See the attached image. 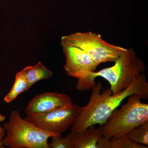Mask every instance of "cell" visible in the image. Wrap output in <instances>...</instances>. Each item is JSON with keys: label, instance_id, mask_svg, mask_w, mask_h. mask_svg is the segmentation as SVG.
I'll return each mask as SVG.
<instances>
[{"label": "cell", "instance_id": "cell-1", "mask_svg": "<svg viewBox=\"0 0 148 148\" xmlns=\"http://www.w3.org/2000/svg\"><path fill=\"white\" fill-rule=\"evenodd\" d=\"M101 82L95 83L92 88L90 100L86 106L80 107L79 112L72 126L71 132H81L90 125H101L109 117L114 110L125 98L137 94L142 99H148V83L143 73L135 78L126 89L116 94H112L110 88L101 92Z\"/></svg>", "mask_w": 148, "mask_h": 148}, {"label": "cell", "instance_id": "cell-2", "mask_svg": "<svg viewBox=\"0 0 148 148\" xmlns=\"http://www.w3.org/2000/svg\"><path fill=\"white\" fill-rule=\"evenodd\" d=\"M127 103L114 110L108 118L97 128L107 139L127 135L132 129L148 121V105L137 94L129 96Z\"/></svg>", "mask_w": 148, "mask_h": 148}, {"label": "cell", "instance_id": "cell-3", "mask_svg": "<svg viewBox=\"0 0 148 148\" xmlns=\"http://www.w3.org/2000/svg\"><path fill=\"white\" fill-rule=\"evenodd\" d=\"M3 127L5 135L2 141L9 148H49V138L61 135L35 126L22 118L17 110L11 113Z\"/></svg>", "mask_w": 148, "mask_h": 148}, {"label": "cell", "instance_id": "cell-4", "mask_svg": "<svg viewBox=\"0 0 148 148\" xmlns=\"http://www.w3.org/2000/svg\"><path fill=\"white\" fill-rule=\"evenodd\" d=\"M114 62V66L92 73L90 80L95 84V79L97 77L105 79L110 85L112 94L115 95L127 88L145 71L146 67L132 49H127Z\"/></svg>", "mask_w": 148, "mask_h": 148}, {"label": "cell", "instance_id": "cell-5", "mask_svg": "<svg viewBox=\"0 0 148 148\" xmlns=\"http://www.w3.org/2000/svg\"><path fill=\"white\" fill-rule=\"evenodd\" d=\"M61 45L79 48L98 65L115 61L127 49L106 42L101 35L92 32H78L61 37Z\"/></svg>", "mask_w": 148, "mask_h": 148}, {"label": "cell", "instance_id": "cell-6", "mask_svg": "<svg viewBox=\"0 0 148 148\" xmlns=\"http://www.w3.org/2000/svg\"><path fill=\"white\" fill-rule=\"evenodd\" d=\"M62 46L66 59L64 69L68 75L77 79V90L83 91L92 89L95 84L91 82L90 75L96 72L98 65L80 49Z\"/></svg>", "mask_w": 148, "mask_h": 148}, {"label": "cell", "instance_id": "cell-7", "mask_svg": "<svg viewBox=\"0 0 148 148\" xmlns=\"http://www.w3.org/2000/svg\"><path fill=\"white\" fill-rule=\"evenodd\" d=\"M80 107L72 104L66 108L35 116H27L24 119L40 128L58 134L66 132L73 125Z\"/></svg>", "mask_w": 148, "mask_h": 148}, {"label": "cell", "instance_id": "cell-8", "mask_svg": "<svg viewBox=\"0 0 148 148\" xmlns=\"http://www.w3.org/2000/svg\"><path fill=\"white\" fill-rule=\"evenodd\" d=\"M73 104L71 97L64 93L45 92L35 96L25 109L30 116H35L51 111L64 108Z\"/></svg>", "mask_w": 148, "mask_h": 148}, {"label": "cell", "instance_id": "cell-9", "mask_svg": "<svg viewBox=\"0 0 148 148\" xmlns=\"http://www.w3.org/2000/svg\"><path fill=\"white\" fill-rule=\"evenodd\" d=\"M103 138L94 125L81 132L73 134L69 148H98L97 144Z\"/></svg>", "mask_w": 148, "mask_h": 148}, {"label": "cell", "instance_id": "cell-10", "mask_svg": "<svg viewBox=\"0 0 148 148\" xmlns=\"http://www.w3.org/2000/svg\"><path fill=\"white\" fill-rule=\"evenodd\" d=\"M24 72L27 82V91L36 83L43 79L50 78L52 72L44 66L40 61L34 66L24 68Z\"/></svg>", "mask_w": 148, "mask_h": 148}, {"label": "cell", "instance_id": "cell-11", "mask_svg": "<svg viewBox=\"0 0 148 148\" xmlns=\"http://www.w3.org/2000/svg\"><path fill=\"white\" fill-rule=\"evenodd\" d=\"M25 91H27V82L22 70L16 73L13 86L9 92L5 96L4 101L5 103H10L19 94Z\"/></svg>", "mask_w": 148, "mask_h": 148}, {"label": "cell", "instance_id": "cell-12", "mask_svg": "<svg viewBox=\"0 0 148 148\" xmlns=\"http://www.w3.org/2000/svg\"><path fill=\"white\" fill-rule=\"evenodd\" d=\"M127 135L133 142L148 146V121L132 129Z\"/></svg>", "mask_w": 148, "mask_h": 148}, {"label": "cell", "instance_id": "cell-13", "mask_svg": "<svg viewBox=\"0 0 148 148\" xmlns=\"http://www.w3.org/2000/svg\"><path fill=\"white\" fill-rule=\"evenodd\" d=\"M130 140L127 135L111 138L108 141V148H148Z\"/></svg>", "mask_w": 148, "mask_h": 148}, {"label": "cell", "instance_id": "cell-14", "mask_svg": "<svg viewBox=\"0 0 148 148\" xmlns=\"http://www.w3.org/2000/svg\"><path fill=\"white\" fill-rule=\"evenodd\" d=\"M73 133L70 132L65 138L59 136L51 137V141L49 143V148H69V144L73 137Z\"/></svg>", "mask_w": 148, "mask_h": 148}, {"label": "cell", "instance_id": "cell-15", "mask_svg": "<svg viewBox=\"0 0 148 148\" xmlns=\"http://www.w3.org/2000/svg\"><path fill=\"white\" fill-rule=\"evenodd\" d=\"M5 135V130L4 127L0 126V141H2Z\"/></svg>", "mask_w": 148, "mask_h": 148}, {"label": "cell", "instance_id": "cell-16", "mask_svg": "<svg viewBox=\"0 0 148 148\" xmlns=\"http://www.w3.org/2000/svg\"><path fill=\"white\" fill-rule=\"evenodd\" d=\"M5 116L2 115L1 114V113H0V123L4 121L5 120Z\"/></svg>", "mask_w": 148, "mask_h": 148}, {"label": "cell", "instance_id": "cell-17", "mask_svg": "<svg viewBox=\"0 0 148 148\" xmlns=\"http://www.w3.org/2000/svg\"><path fill=\"white\" fill-rule=\"evenodd\" d=\"M4 147H5L3 145L2 141H0V148H4Z\"/></svg>", "mask_w": 148, "mask_h": 148}]
</instances>
